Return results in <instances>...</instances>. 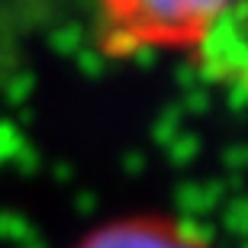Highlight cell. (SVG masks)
Segmentation results:
<instances>
[{"label":"cell","instance_id":"cell-1","mask_svg":"<svg viewBox=\"0 0 248 248\" xmlns=\"http://www.w3.org/2000/svg\"><path fill=\"white\" fill-rule=\"evenodd\" d=\"M113 46L136 48H200L219 19L242 0H100Z\"/></svg>","mask_w":248,"mask_h":248},{"label":"cell","instance_id":"cell-2","mask_svg":"<svg viewBox=\"0 0 248 248\" xmlns=\"http://www.w3.org/2000/svg\"><path fill=\"white\" fill-rule=\"evenodd\" d=\"M78 248H210L187 232L181 222L165 216H129L91 232Z\"/></svg>","mask_w":248,"mask_h":248}]
</instances>
